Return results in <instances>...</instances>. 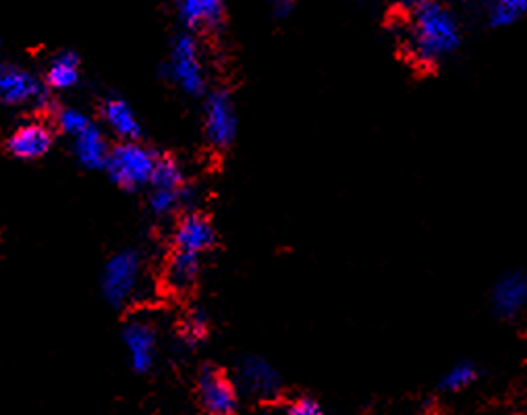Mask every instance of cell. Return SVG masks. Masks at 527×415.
<instances>
[{
    "mask_svg": "<svg viewBox=\"0 0 527 415\" xmlns=\"http://www.w3.org/2000/svg\"><path fill=\"white\" fill-rule=\"evenodd\" d=\"M403 9L409 11L407 46L420 63L432 65L459 48V23L445 5L422 0V3H407Z\"/></svg>",
    "mask_w": 527,
    "mask_h": 415,
    "instance_id": "obj_1",
    "label": "cell"
},
{
    "mask_svg": "<svg viewBox=\"0 0 527 415\" xmlns=\"http://www.w3.org/2000/svg\"><path fill=\"white\" fill-rule=\"evenodd\" d=\"M156 154L137 142H121L117 148L108 152L104 169L108 177L119 187L135 191L144 185H150Z\"/></svg>",
    "mask_w": 527,
    "mask_h": 415,
    "instance_id": "obj_2",
    "label": "cell"
},
{
    "mask_svg": "<svg viewBox=\"0 0 527 415\" xmlns=\"http://www.w3.org/2000/svg\"><path fill=\"white\" fill-rule=\"evenodd\" d=\"M164 75L187 96H202L206 92V69L200 61L198 42L191 34H179L173 40Z\"/></svg>",
    "mask_w": 527,
    "mask_h": 415,
    "instance_id": "obj_3",
    "label": "cell"
},
{
    "mask_svg": "<svg viewBox=\"0 0 527 415\" xmlns=\"http://www.w3.org/2000/svg\"><path fill=\"white\" fill-rule=\"evenodd\" d=\"M140 276L142 260L133 249H125V252L110 258L102 272V293L110 306H127L137 291V285H140Z\"/></svg>",
    "mask_w": 527,
    "mask_h": 415,
    "instance_id": "obj_4",
    "label": "cell"
},
{
    "mask_svg": "<svg viewBox=\"0 0 527 415\" xmlns=\"http://www.w3.org/2000/svg\"><path fill=\"white\" fill-rule=\"evenodd\" d=\"M0 104L13 108H44L48 104V88L30 69L0 65Z\"/></svg>",
    "mask_w": 527,
    "mask_h": 415,
    "instance_id": "obj_5",
    "label": "cell"
},
{
    "mask_svg": "<svg viewBox=\"0 0 527 415\" xmlns=\"http://www.w3.org/2000/svg\"><path fill=\"white\" fill-rule=\"evenodd\" d=\"M204 113H206L204 117L206 140L220 150L231 146L237 135V115L231 94L225 90L212 92L206 100Z\"/></svg>",
    "mask_w": 527,
    "mask_h": 415,
    "instance_id": "obj_6",
    "label": "cell"
},
{
    "mask_svg": "<svg viewBox=\"0 0 527 415\" xmlns=\"http://www.w3.org/2000/svg\"><path fill=\"white\" fill-rule=\"evenodd\" d=\"M237 382L245 395L260 401L276 399L283 389L279 372H276L266 359L256 355L241 359L237 366Z\"/></svg>",
    "mask_w": 527,
    "mask_h": 415,
    "instance_id": "obj_7",
    "label": "cell"
},
{
    "mask_svg": "<svg viewBox=\"0 0 527 415\" xmlns=\"http://www.w3.org/2000/svg\"><path fill=\"white\" fill-rule=\"evenodd\" d=\"M198 399L206 415H235L239 405L235 386L214 366H206L200 372Z\"/></svg>",
    "mask_w": 527,
    "mask_h": 415,
    "instance_id": "obj_8",
    "label": "cell"
},
{
    "mask_svg": "<svg viewBox=\"0 0 527 415\" xmlns=\"http://www.w3.org/2000/svg\"><path fill=\"white\" fill-rule=\"evenodd\" d=\"M123 343L129 355V364L137 374L152 370L156 359V330L148 320H131L123 328Z\"/></svg>",
    "mask_w": 527,
    "mask_h": 415,
    "instance_id": "obj_9",
    "label": "cell"
},
{
    "mask_svg": "<svg viewBox=\"0 0 527 415\" xmlns=\"http://www.w3.org/2000/svg\"><path fill=\"white\" fill-rule=\"evenodd\" d=\"M216 243L214 227L204 214L191 212L181 218V223L175 229V247L177 252L200 256Z\"/></svg>",
    "mask_w": 527,
    "mask_h": 415,
    "instance_id": "obj_10",
    "label": "cell"
},
{
    "mask_svg": "<svg viewBox=\"0 0 527 415\" xmlns=\"http://www.w3.org/2000/svg\"><path fill=\"white\" fill-rule=\"evenodd\" d=\"M7 148L15 158L38 160L52 148V131L40 121H27L11 133Z\"/></svg>",
    "mask_w": 527,
    "mask_h": 415,
    "instance_id": "obj_11",
    "label": "cell"
},
{
    "mask_svg": "<svg viewBox=\"0 0 527 415\" xmlns=\"http://www.w3.org/2000/svg\"><path fill=\"white\" fill-rule=\"evenodd\" d=\"M177 15L187 30H220L227 13L220 0H181Z\"/></svg>",
    "mask_w": 527,
    "mask_h": 415,
    "instance_id": "obj_12",
    "label": "cell"
},
{
    "mask_svg": "<svg viewBox=\"0 0 527 415\" xmlns=\"http://www.w3.org/2000/svg\"><path fill=\"white\" fill-rule=\"evenodd\" d=\"M527 301V279L521 270L505 274L501 281L496 283L492 293V303L498 316L515 318Z\"/></svg>",
    "mask_w": 527,
    "mask_h": 415,
    "instance_id": "obj_13",
    "label": "cell"
},
{
    "mask_svg": "<svg viewBox=\"0 0 527 415\" xmlns=\"http://www.w3.org/2000/svg\"><path fill=\"white\" fill-rule=\"evenodd\" d=\"M102 119L123 142H137V137L142 135V125L137 121L133 108L121 98H110L104 102Z\"/></svg>",
    "mask_w": 527,
    "mask_h": 415,
    "instance_id": "obj_14",
    "label": "cell"
},
{
    "mask_svg": "<svg viewBox=\"0 0 527 415\" xmlns=\"http://www.w3.org/2000/svg\"><path fill=\"white\" fill-rule=\"evenodd\" d=\"M73 152L81 166L86 169H104L106 158H108V144L104 133L92 123L88 129H83L79 135L73 137Z\"/></svg>",
    "mask_w": 527,
    "mask_h": 415,
    "instance_id": "obj_15",
    "label": "cell"
},
{
    "mask_svg": "<svg viewBox=\"0 0 527 415\" xmlns=\"http://www.w3.org/2000/svg\"><path fill=\"white\" fill-rule=\"evenodd\" d=\"M198 274H200V256L177 252L175 249L164 268V283L175 293H185L196 285Z\"/></svg>",
    "mask_w": 527,
    "mask_h": 415,
    "instance_id": "obj_16",
    "label": "cell"
},
{
    "mask_svg": "<svg viewBox=\"0 0 527 415\" xmlns=\"http://www.w3.org/2000/svg\"><path fill=\"white\" fill-rule=\"evenodd\" d=\"M79 83V57L71 50L59 52L46 69V88L71 90Z\"/></svg>",
    "mask_w": 527,
    "mask_h": 415,
    "instance_id": "obj_17",
    "label": "cell"
},
{
    "mask_svg": "<svg viewBox=\"0 0 527 415\" xmlns=\"http://www.w3.org/2000/svg\"><path fill=\"white\" fill-rule=\"evenodd\" d=\"M527 11V3L523 0H496L488 5V23L492 27H509L517 23Z\"/></svg>",
    "mask_w": 527,
    "mask_h": 415,
    "instance_id": "obj_18",
    "label": "cell"
},
{
    "mask_svg": "<svg viewBox=\"0 0 527 415\" xmlns=\"http://www.w3.org/2000/svg\"><path fill=\"white\" fill-rule=\"evenodd\" d=\"M150 183L154 185V189L179 191L183 187V173L179 169V164L171 158H160L158 156Z\"/></svg>",
    "mask_w": 527,
    "mask_h": 415,
    "instance_id": "obj_19",
    "label": "cell"
},
{
    "mask_svg": "<svg viewBox=\"0 0 527 415\" xmlns=\"http://www.w3.org/2000/svg\"><path fill=\"white\" fill-rule=\"evenodd\" d=\"M478 378V370L474 368V364L469 362H461L455 368H451L445 376L440 380V391L445 393H459L467 386H471Z\"/></svg>",
    "mask_w": 527,
    "mask_h": 415,
    "instance_id": "obj_20",
    "label": "cell"
},
{
    "mask_svg": "<svg viewBox=\"0 0 527 415\" xmlns=\"http://www.w3.org/2000/svg\"><path fill=\"white\" fill-rule=\"evenodd\" d=\"M208 335V318L204 312H193L183 324V341L187 347L198 345Z\"/></svg>",
    "mask_w": 527,
    "mask_h": 415,
    "instance_id": "obj_21",
    "label": "cell"
},
{
    "mask_svg": "<svg viewBox=\"0 0 527 415\" xmlns=\"http://www.w3.org/2000/svg\"><path fill=\"white\" fill-rule=\"evenodd\" d=\"M57 123H59V129L65 135H69L71 140L75 135H79L83 129H88L92 125V121L77 108H63L57 117Z\"/></svg>",
    "mask_w": 527,
    "mask_h": 415,
    "instance_id": "obj_22",
    "label": "cell"
},
{
    "mask_svg": "<svg viewBox=\"0 0 527 415\" xmlns=\"http://www.w3.org/2000/svg\"><path fill=\"white\" fill-rule=\"evenodd\" d=\"M179 206V193L177 191H166V189H154L150 196V208L158 214H171Z\"/></svg>",
    "mask_w": 527,
    "mask_h": 415,
    "instance_id": "obj_23",
    "label": "cell"
},
{
    "mask_svg": "<svg viewBox=\"0 0 527 415\" xmlns=\"http://www.w3.org/2000/svg\"><path fill=\"white\" fill-rule=\"evenodd\" d=\"M287 415H324V411H322L318 401L303 397V399H297L291 403Z\"/></svg>",
    "mask_w": 527,
    "mask_h": 415,
    "instance_id": "obj_24",
    "label": "cell"
},
{
    "mask_svg": "<svg viewBox=\"0 0 527 415\" xmlns=\"http://www.w3.org/2000/svg\"><path fill=\"white\" fill-rule=\"evenodd\" d=\"M293 9H295V3H289V0H279V3L272 5V15L283 19V17H289Z\"/></svg>",
    "mask_w": 527,
    "mask_h": 415,
    "instance_id": "obj_25",
    "label": "cell"
}]
</instances>
